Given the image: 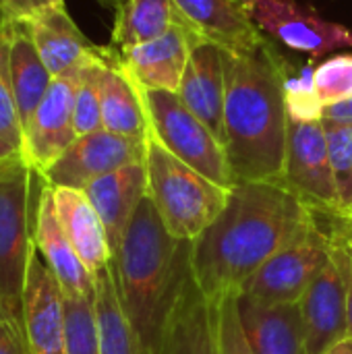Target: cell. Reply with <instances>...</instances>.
Masks as SVG:
<instances>
[{
    "instance_id": "obj_2",
    "label": "cell",
    "mask_w": 352,
    "mask_h": 354,
    "mask_svg": "<svg viewBox=\"0 0 352 354\" xmlns=\"http://www.w3.org/2000/svg\"><path fill=\"white\" fill-rule=\"evenodd\" d=\"M290 73L270 39L245 54L226 52L224 149L234 183L282 180L290 127L284 81Z\"/></svg>"
},
{
    "instance_id": "obj_9",
    "label": "cell",
    "mask_w": 352,
    "mask_h": 354,
    "mask_svg": "<svg viewBox=\"0 0 352 354\" xmlns=\"http://www.w3.org/2000/svg\"><path fill=\"white\" fill-rule=\"evenodd\" d=\"M89 60V58H87ZM75 66L54 77L48 93L25 124L23 160L35 174H44L77 139L75 133V93L81 75Z\"/></svg>"
},
{
    "instance_id": "obj_37",
    "label": "cell",
    "mask_w": 352,
    "mask_h": 354,
    "mask_svg": "<svg viewBox=\"0 0 352 354\" xmlns=\"http://www.w3.org/2000/svg\"><path fill=\"white\" fill-rule=\"evenodd\" d=\"M328 226H330V234L346 247V251L352 255V214H328Z\"/></svg>"
},
{
    "instance_id": "obj_5",
    "label": "cell",
    "mask_w": 352,
    "mask_h": 354,
    "mask_svg": "<svg viewBox=\"0 0 352 354\" xmlns=\"http://www.w3.org/2000/svg\"><path fill=\"white\" fill-rule=\"evenodd\" d=\"M25 160L0 168V305L23 324V297L35 253L31 178Z\"/></svg>"
},
{
    "instance_id": "obj_7",
    "label": "cell",
    "mask_w": 352,
    "mask_h": 354,
    "mask_svg": "<svg viewBox=\"0 0 352 354\" xmlns=\"http://www.w3.org/2000/svg\"><path fill=\"white\" fill-rule=\"evenodd\" d=\"M330 251L328 214L317 209L315 220L295 241L272 255L241 295L263 305H299L309 284L330 261Z\"/></svg>"
},
{
    "instance_id": "obj_42",
    "label": "cell",
    "mask_w": 352,
    "mask_h": 354,
    "mask_svg": "<svg viewBox=\"0 0 352 354\" xmlns=\"http://www.w3.org/2000/svg\"><path fill=\"white\" fill-rule=\"evenodd\" d=\"M349 214H352V207H351V212H349Z\"/></svg>"
},
{
    "instance_id": "obj_22",
    "label": "cell",
    "mask_w": 352,
    "mask_h": 354,
    "mask_svg": "<svg viewBox=\"0 0 352 354\" xmlns=\"http://www.w3.org/2000/svg\"><path fill=\"white\" fill-rule=\"evenodd\" d=\"M27 27L44 64L54 77L83 64L104 50V46H98L83 35L64 4L44 10L27 21Z\"/></svg>"
},
{
    "instance_id": "obj_33",
    "label": "cell",
    "mask_w": 352,
    "mask_h": 354,
    "mask_svg": "<svg viewBox=\"0 0 352 354\" xmlns=\"http://www.w3.org/2000/svg\"><path fill=\"white\" fill-rule=\"evenodd\" d=\"M218 305V338L220 354H253L237 309V297H224Z\"/></svg>"
},
{
    "instance_id": "obj_8",
    "label": "cell",
    "mask_w": 352,
    "mask_h": 354,
    "mask_svg": "<svg viewBox=\"0 0 352 354\" xmlns=\"http://www.w3.org/2000/svg\"><path fill=\"white\" fill-rule=\"evenodd\" d=\"M255 25L288 50L313 60L330 52L352 48V29L324 19L315 8L297 0H247Z\"/></svg>"
},
{
    "instance_id": "obj_6",
    "label": "cell",
    "mask_w": 352,
    "mask_h": 354,
    "mask_svg": "<svg viewBox=\"0 0 352 354\" xmlns=\"http://www.w3.org/2000/svg\"><path fill=\"white\" fill-rule=\"evenodd\" d=\"M139 91L147 114L149 133L193 170L220 187L232 189L234 178L224 145L207 129V124L185 106L178 93L145 87H139Z\"/></svg>"
},
{
    "instance_id": "obj_21",
    "label": "cell",
    "mask_w": 352,
    "mask_h": 354,
    "mask_svg": "<svg viewBox=\"0 0 352 354\" xmlns=\"http://www.w3.org/2000/svg\"><path fill=\"white\" fill-rule=\"evenodd\" d=\"M52 199L58 222L89 274L95 276L108 268L112 261V251L106 228L87 195L81 189L52 187Z\"/></svg>"
},
{
    "instance_id": "obj_27",
    "label": "cell",
    "mask_w": 352,
    "mask_h": 354,
    "mask_svg": "<svg viewBox=\"0 0 352 354\" xmlns=\"http://www.w3.org/2000/svg\"><path fill=\"white\" fill-rule=\"evenodd\" d=\"M108 50L110 48L104 46L102 54L91 56L81 66L77 93H75V133H77V137L104 129L100 79H102V68H104L106 58H108Z\"/></svg>"
},
{
    "instance_id": "obj_11",
    "label": "cell",
    "mask_w": 352,
    "mask_h": 354,
    "mask_svg": "<svg viewBox=\"0 0 352 354\" xmlns=\"http://www.w3.org/2000/svg\"><path fill=\"white\" fill-rule=\"evenodd\" d=\"M282 183L315 209L340 216L324 122H290Z\"/></svg>"
},
{
    "instance_id": "obj_23",
    "label": "cell",
    "mask_w": 352,
    "mask_h": 354,
    "mask_svg": "<svg viewBox=\"0 0 352 354\" xmlns=\"http://www.w3.org/2000/svg\"><path fill=\"white\" fill-rule=\"evenodd\" d=\"M100 100H102V124L106 131L131 139H143V141L147 139L149 122L143 108L139 85L122 68L114 48L108 50V58L102 68Z\"/></svg>"
},
{
    "instance_id": "obj_36",
    "label": "cell",
    "mask_w": 352,
    "mask_h": 354,
    "mask_svg": "<svg viewBox=\"0 0 352 354\" xmlns=\"http://www.w3.org/2000/svg\"><path fill=\"white\" fill-rule=\"evenodd\" d=\"M332 259L338 263V268L342 272V278H344V286H346V311H349V336H352V255L346 251V247L340 245L334 236H332Z\"/></svg>"
},
{
    "instance_id": "obj_20",
    "label": "cell",
    "mask_w": 352,
    "mask_h": 354,
    "mask_svg": "<svg viewBox=\"0 0 352 354\" xmlns=\"http://www.w3.org/2000/svg\"><path fill=\"white\" fill-rule=\"evenodd\" d=\"M237 309L253 354H307L299 305H263L239 295Z\"/></svg>"
},
{
    "instance_id": "obj_41",
    "label": "cell",
    "mask_w": 352,
    "mask_h": 354,
    "mask_svg": "<svg viewBox=\"0 0 352 354\" xmlns=\"http://www.w3.org/2000/svg\"><path fill=\"white\" fill-rule=\"evenodd\" d=\"M98 2H100L102 6H106V8H112V10L116 12V10H118V8H120V6H122L127 0H98Z\"/></svg>"
},
{
    "instance_id": "obj_18",
    "label": "cell",
    "mask_w": 352,
    "mask_h": 354,
    "mask_svg": "<svg viewBox=\"0 0 352 354\" xmlns=\"http://www.w3.org/2000/svg\"><path fill=\"white\" fill-rule=\"evenodd\" d=\"M83 193L91 201L93 209L98 212L108 245L112 251V257L118 253L122 236L147 195V168L145 162H135L129 166H122L110 174H104L95 180H91Z\"/></svg>"
},
{
    "instance_id": "obj_15",
    "label": "cell",
    "mask_w": 352,
    "mask_h": 354,
    "mask_svg": "<svg viewBox=\"0 0 352 354\" xmlns=\"http://www.w3.org/2000/svg\"><path fill=\"white\" fill-rule=\"evenodd\" d=\"M41 178V176H39ZM33 243L37 253L44 257L54 278L58 280L62 295L71 297H95V282L85 263L79 259L71 241L66 239L52 199V187L41 178V187L35 201L33 214Z\"/></svg>"
},
{
    "instance_id": "obj_12",
    "label": "cell",
    "mask_w": 352,
    "mask_h": 354,
    "mask_svg": "<svg viewBox=\"0 0 352 354\" xmlns=\"http://www.w3.org/2000/svg\"><path fill=\"white\" fill-rule=\"evenodd\" d=\"M23 330L29 354H68L64 295L37 249L25 284Z\"/></svg>"
},
{
    "instance_id": "obj_19",
    "label": "cell",
    "mask_w": 352,
    "mask_h": 354,
    "mask_svg": "<svg viewBox=\"0 0 352 354\" xmlns=\"http://www.w3.org/2000/svg\"><path fill=\"white\" fill-rule=\"evenodd\" d=\"M160 354H220L218 305L191 276L170 315Z\"/></svg>"
},
{
    "instance_id": "obj_13",
    "label": "cell",
    "mask_w": 352,
    "mask_h": 354,
    "mask_svg": "<svg viewBox=\"0 0 352 354\" xmlns=\"http://www.w3.org/2000/svg\"><path fill=\"white\" fill-rule=\"evenodd\" d=\"M307 354H324L349 336L346 286L338 263L332 259L309 284L299 301Z\"/></svg>"
},
{
    "instance_id": "obj_14",
    "label": "cell",
    "mask_w": 352,
    "mask_h": 354,
    "mask_svg": "<svg viewBox=\"0 0 352 354\" xmlns=\"http://www.w3.org/2000/svg\"><path fill=\"white\" fill-rule=\"evenodd\" d=\"M197 41H201V37L189 25H178L151 41L116 54L122 68L139 87L178 91L185 66Z\"/></svg>"
},
{
    "instance_id": "obj_17",
    "label": "cell",
    "mask_w": 352,
    "mask_h": 354,
    "mask_svg": "<svg viewBox=\"0 0 352 354\" xmlns=\"http://www.w3.org/2000/svg\"><path fill=\"white\" fill-rule=\"evenodd\" d=\"M176 93L224 145L226 52L210 41H197L191 50Z\"/></svg>"
},
{
    "instance_id": "obj_40",
    "label": "cell",
    "mask_w": 352,
    "mask_h": 354,
    "mask_svg": "<svg viewBox=\"0 0 352 354\" xmlns=\"http://www.w3.org/2000/svg\"><path fill=\"white\" fill-rule=\"evenodd\" d=\"M324 354H352V336H346L344 340H340Z\"/></svg>"
},
{
    "instance_id": "obj_25",
    "label": "cell",
    "mask_w": 352,
    "mask_h": 354,
    "mask_svg": "<svg viewBox=\"0 0 352 354\" xmlns=\"http://www.w3.org/2000/svg\"><path fill=\"white\" fill-rule=\"evenodd\" d=\"M178 25L189 23L174 0H127L116 10L110 48L124 52L139 44L151 41Z\"/></svg>"
},
{
    "instance_id": "obj_28",
    "label": "cell",
    "mask_w": 352,
    "mask_h": 354,
    "mask_svg": "<svg viewBox=\"0 0 352 354\" xmlns=\"http://www.w3.org/2000/svg\"><path fill=\"white\" fill-rule=\"evenodd\" d=\"M322 122L326 131L328 156L338 191L340 212L349 214L352 207V124H338L330 120Z\"/></svg>"
},
{
    "instance_id": "obj_1",
    "label": "cell",
    "mask_w": 352,
    "mask_h": 354,
    "mask_svg": "<svg viewBox=\"0 0 352 354\" xmlns=\"http://www.w3.org/2000/svg\"><path fill=\"white\" fill-rule=\"evenodd\" d=\"M317 209L282 180H239L216 222L193 241L191 268L201 292L218 303L239 297L257 270L295 241Z\"/></svg>"
},
{
    "instance_id": "obj_39",
    "label": "cell",
    "mask_w": 352,
    "mask_h": 354,
    "mask_svg": "<svg viewBox=\"0 0 352 354\" xmlns=\"http://www.w3.org/2000/svg\"><path fill=\"white\" fill-rule=\"evenodd\" d=\"M19 160H23L21 149H17V147L10 145L8 141L0 139V168H2V166H8V164H12V162H19Z\"/></svg>"
},
{
    "instance_id": "obj_26",
    "label": "cell",
    "mask_w": 352,
    "mask_h": 354,
    "mask_svg": "<svg viewBox=\"0 0 352 354\" xmlns=\"http://www.w3.org/2000/svg\"><path fill=\"white\" fill-rule=\"evenodd\" d=\"M95 282V324H98V344L100 354H141L139 342L129 326V319L122 311L112 261L108 268L93 276Z\"/></svg>"
},
{
    "instance_id": "obj_38",
    "label": "cell",
    "mask_w": 352,
    "mask_h": 354,
    "mask_svg": "<svg viewBox=\"0 0 352 354\" xmlns=\"http://www.w3.org/2000/svg\"><path fill=\"white\" fill-rule=\"evenodd\" d=\"M324 120L338 122V124H352V95L346 100L334 102L324 108Z\"/></svg>"
},
{
    "instance_id": "obj_32",
    "label": "cell",
    "mask_w": 352,
    "mask_h": 354,
    "mask_svg": "<svg viewBox=\"0 0 352 354\" xmlns=\"http://www.w3.org/2000/svg\"><path fill=\"white\" fill-rule=\"evenodd\" d=\"M315 91L324 106L352 95V54H338L315 64Z\"/></svg>"
},
{
    "instance_id": "obj_16",
    "label": "cell",
    "mask_w": 352,
    "mask_h": 354,
    "mask_svg": "<svg viewBox=\"0 0 352 354\" xmlns=\"http://www.w3.org/2000/svg\"><path fill=\"white\" fill-rule=\"evenodd\" d=\"M189 27L228 54L255 50L268 35L255 25L247 0H174Z\"/></svg>"
},
{
    "instance_id": "obj_31",
    "label": "cell",
    "mask_w": 352,
    "mask_h": 354,
    "mask_svg": "<svg viewBox=\"0 0 352 354\" xmlns=\"http://www.w3.org/2000/svg\"><path fill=\"white\" fill-rule=\"evenodd\" d=\"M0 139L8 141L23 153V122L19 116L12 83H10V71H8V44H6V31L0 27Z\"/></svg>"
},
{
    "instance_id": "obj_4",
    "label": "cell",
    "mask_w": 352,
    "mask_h": 354,
    "mask_svg": "<svg viewBox=\"0 0 352 354\" xmlns=\"http://www.w3.org/2000/svg\"><path fill=\"white\" fill-rule=\"evenodd\" d=\"M147 197L170 234L195 241L224 212L230 189L205 178L170 153L151 133L145 139Z\"/></svg>"
},
{
    "instance_id": "obj_3",
    "label": "cell",
    "mask_w": 352,
    "mask_h": 354,
    "mask_svg": "<svg viewBox=\"0 0 352 354\" xmlns=\"http://www.w3.org/2000/svg\"><path fill=\"white\" fill-rule=\"evenodd\" d=\"M191 253L193 241L170 234L145 195L112 257L118 299L141 354H160L170 315L193 276Z\"/></svg>"
},
{
    "instance_id": "obj_10",
    "label": "cell",
    "mask_w": 352,
    "mask_h": 354,
    "mask_svg": "<svg viewBox=\"0 0 352 354\" xmlns=\"http://www.w3.org/2000/svg\"><path fill=\"white\" fill-rule=\"evenodd\" d=\"M147 145L143 139H131L106 129L77 137L71 147L41 174L50 187L85 189L91 180L110 174L122 166L145 162Z\"/></svg>"
},
{
    "instance_id": "obj_30",
    "label": "cell",
    "mask_w": 352,
    "mask_h": 354,
    "mask_svg": "<svg viewBox=\"0 0 352 354\" xmlns=\"http://www.w3.org/2000/svg\"><path fill=\"white\" fill-rule=\"evenodd\" d=\"M68 354H100L93 299L64 295Z\"/></svg>"
},
{
    "instance_id": "obj_24",
    "label": "cell",
    "mask_w": 352,
    "mask_h": 354,
    "mask_svg": "<svg viewBox=\"0 0 352 354\" xmlns=\"http://www.w3.org/2000/svg\"><path fill=\"white\" fill-rule=\"evenodd\" d=\"M0 27L6 31L10 83L25 133V124L48 93L54 75L44 64L27 23H0Z\"/></svg>"
},
{
    "instance_id": "obj_34",
    "label": "cell",
    "mask_w": 352,
    "mask_h": 354,
    "mask_svg": "<svg viewBox=\"0 0 352 354\" xmlns=\"http://www.w3.org/2000/svg\"><path fill=\"white\" fill-rule=\"evenodd\" d=\"M64 0H0V23H27Z\"/></svg>"
},
{
    "instance_id": "obj_29",
    "label": "cell",
    "mask_w": 352,
    "mask_h": 354,
    "mask_svg": "<svg viewBox=\"0 0 352 354\" xmlns=\"http://www.w3.org/2000/svg\"><path fill=\"white\" fill-rule=\"evenodd\" d=\"M315 60L311 58L299 75H288L284 81V104L290 122H319L324 120V102L313 83Z\"/></svg>"
},
{
    "instance_id": "obj_35",
    "label": "cell",
    "mask_w": 352,
    "mask_h": 354,
    "mask_svg": "<svg viewBox=\"0 0 352 354\" xmlns=\"http://www.w3.org/2000/svg\"><path fill=\"white\" fill-rule=\"evenodd\" d=\"M0 354H29L23 324L0 305Z\"/></svg>"
}]
</instances>
